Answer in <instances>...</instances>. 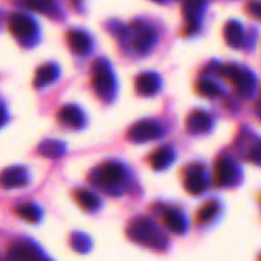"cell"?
<instances>
[{
  "instance_id": "15",
  "label": "cell",
  "mask_w": 261,
  "mask_h": 261,
  "mask_svg": "<svg viewBox=\"0 0 261 261\" xmlns=\"http://www.w3.org/2000/svg\"><path fill=\"white\" fill-rule=\"evenodd\" d=\"M187 125H188V130L193 135H202V133L210 132V128L213 125V119H211V116L206 112L196 110V112H193L188 116Z\"/></svg>"
},
{
  "instance_id": "32",
  "label": "cell",
  "mask_w": 261,
  "mask_h": 261,
  "mask_svg": "<svg viewBox=\"0 0 261 261\" xmlns=\"http://www.w3.org/2000/svg\"><path fill=\"white\" fill-rule=\"evenodd\" d=\"M153 2H159V3H164V2H167V0H153Z\"/></svg>"
},
{
  "instance_id": "21",
  "label": "cell",
  "mask_w": 261,
  "mask_h": 261,
  "mask_svg": "<svg viewBox=\"0 0 261 261\" xmlns=\"http://www.w3.org/2000/svg\"><path fill=\"white\" fill-rule=\"evenodd\" d=\"M164 223L165 226L174 232V234H184L187 231V220L185 217L180 214V213H176V211H170L164 216Z\"/></svg>"
},
{
  "instance_id": "25",
  "label": "cell",
  "mask_w": 261,
  "mask_h": 261,
  "mask_svg": "<svg viewBox=\"0 0 261 261\" xmlns=\"http://www.w3.org/2000/svg\"><path fill=\"white\" fill-rule=\"evenodd\" d=\"M26 5L43 14H54L57 11L55 0H26Z\"/></svg>"
},
{
  "instance_id": "4",
  "label": "cell",
  "mask_w": 261,
  "mask_h": 261,
  "mask_svg": "<svg viewBox=\"0 0 261 261\" xmlns=\"http://www.w3.org/2000/svg\"><path fill=\"white\" fill-rule=\"evenodd\" d=\"M220 73L236 84V89L242 96H251L254 93L257 80L252 72L242 69L237 64H226L220 67Z\"/></svg>"
},
{
  "instance_id": "16",
  "label": "cell",
  "mask_w": 261,
  "mask_h": 261,
  "mask_svg": "<svg viewBox=\"0 0 261 261\" xmlns=\"http://www.w3.org/2000/svg\"><path fill=\"white\" fill-rule=\"evenodd\" d=\"M60 75V67L55 63H47L43 64L35 75V87H46L49 84H52Z\"/></svg>"
},
{
  "instance_id": "22",
  "label": "cell",
  "mask_w": 261,
  "mask_h": 261,
  "mask_svg": "<svg viewBox=\"0 0 261 261\" xmlns=\"http://www.w3.org/2000/svg\"><path fill=\"white\" fill-rule=\"evenodd\" d=\"M78 205L86 211H95L99 206V199L89 190H80L75 194Z\"/></svg>"
},
{
  "instance_id": "31",
  "label": "cell",
  "mask_w": 261,
  "mask_h": 261,
  "mask_svg": "<svg viewBox=\"0 0 261 261\" xmlns=\"http://www.w3.org/2000/svg\"><path fill=\"white\" fill-rule=\"evenodd\" d=\"M257 113H258V115L261 116V101L258 102V104H257Z\"/></svg>"
},
{
  "instance_id": "5",
  "label": "cell",
  "mask_w": 261,
  "mask_h": 261,
  "mask_svg": "<svg viewBox=\"0 0 261 261\" xmlns=\"http://www.w3.org/2000/svg\"><path fill=\"white\" fill-rule=\"evenodd\" d=\"M9 31L21 43H32L37 38V23L35 20L23 12H15L9 17Z\"/></svg>"
},
{
  "instance_id": "19",
  "label": "cell",
  "mask_w": 261,
  "mask_h": 261,
  "mask_svg": "<svg viewBox=\"0 0 261 261\" xmlns=\"http://www.w3.org/2000/svg\"><path fill=\"white\" fill-rule=\"evenodd\" d=\"M173 159H174L173 150L170 147H161L151 156V167L156 171H162V170H165V168L170 167V164L173 162Z\"/></svg>"
},
{
  "instance_id": "7",
  "label": "cell",
  "mask_w": 261,
  "mask_h": 261,
  "mask_svg": "<svg viewBox=\"0 0 261 261\" xmlns=\"http://www.w3.org/2000/svg\"><path fill=\"white\" fill-rule=\"evenodd\" d=\"M8 261H49L46 255L29 240H20L8 251Z\"/></svg>"
},
{
  "instance_id": "12",
  "label": "cell",
  "mask_w": 261,
  "mask_h": 261,
  "mask_svg": "<svg viewBox=\"0 0 261 261\" xmlns=\"http://www.w3.org/2000/svg\"><path fill=\"white\" fill-rule=\"evenodd\" d=\"M159 89H161V78H159V75H156L153 72L141 73L136 78V90H138V93H141L144 96H151V95L158 93Z\"/></svg>"
},
{
  "instance_id": "27",
  "label": "cell",
  "mask_w": 261,
  "mask_h": 261,
  "mask_svg": "<svg viewBox=\"0 0 261 261\" xmlns=\"http://www.w3.org/2000/svg\"><path fill=\"white\" fill-rule=\"evenodd\" d=\"M72 246H73L75 251L84 254V252H87L92 248V242L84 234H75V236H72Z\"/></svg>"
},
{
  "instance_id": "2",
  "label": "cell",
  "mask_w": 261,
  "mask_h": 261,
  "mask_svg": "<svg viewBox=\"0 0 261 261\" xmlns=\"http://www.w3.org/2000/svg\"><path fill=\"white\" fill-rule=\"evenodd\" d=\"M125 179V168L119 162H104L96 167L90 176L92 184L104 190H113Z\"/></svg>"
},
{
  "instance_id": "18",
  "label": "cell",
  "mask_w": 261,
  "mask_h": 261,
  "mask_svg": "<svg viewBox=\"0 0 261 261\" xmlns=\"http://www.w3.org/2000/svg\"><path fill=\"white\" fill-rule=\"evenodd\" d=\"M205 0H185L184 3V15L187 23H199L203 11H205Z\"/></svg>"
},
{
  "instance_id": "1",
  "label": "cell",
  "mask_w": 261,
  "mask_h": 261,
  "mask_svg": "<svg viewBox=\"0 0 261 261\" xmlns=\"http://www.w3.org/2000/svg\"><path fill=\"white\" fill-rule=\"evenodd\" d=\"M128 237L144 246H153V248H162L165 245L164 236L159 232V229L156 228V225L145 217L136 219L128 225L127 229Z\"/></svg>"
},
{
  "instance_id": "24",
  "label": "cell",
  "mask_w": 261,
  "mask_h": 261,
  "mask_svg": "<svg viewBox=\"0 0 261 261\" xmlns=\"http://www.w3.org/2000/svg\"><path fill=\"white\" fill-rule=\"evenodd\" d=\"M197 89H199V92L203 96H208V98H216V96H220L223 93V89L217 83H214L213 80H202V81H199Z\"/></svg>"
},
{
  "instance_id": "26",
  "label": "cell",
  "mask_w": 261,
  "mask_h": 261,
  "mask_svg": "<svg viewBox=\"0 0 261 261\" xmlns=\"http://www.w3.org/2000/svg\"><path fill=\"white\" fill-rule=\"evenodd\" d=\"M219 210H220V206H219L217 202H208L206 205H203V206L200 208V211H199V220H200L202 223L211 222V220L217 216Z\"/></svg>"
},
{
  "instance_id": "33",
  "label": "cell",
  "mask_w": 261,
  "mask_h": 261,
  "mask_svg": "<svg viewBox=\"0 0 261 261\" xmlns=\"http://www.w3.org/2000/svg\"><path fill=\"white\" fill-rule=\"evenodd\" d=\"M260 261H261V257H260Z\"/></svg>"
},
{
  "instance_id": "11",
  "label": "cell",
  "mask_w": 261,
  "mask_h": 261,
  "mask_svg": "<svg viewBox=\"0 0 261 261\" xmlns=\"http://www.w3.org/2000/svg\"><path fill=\"white\" fill-rule=\"evenodd\" d=\"M58 121L67 127H72V128H81L86 122V118H84V113L81 112V109L78 106H64L60 109L58 112Z\"/></svg>"
},
{
  "instance_id": "20",
  "label": "cell",
  "mask_w": 261,
  "mask_h": 261,
  "mask_svg": "<svg viewBox=\"0 0 261 261\" xmlns=\"http://www.w3.org/2000/svg\"><path fill=\"white\" fill-rule=\"evenodd\" d=\"M38 153L49 159H57L64 154V144L55 139H46L38 145Z\"/></svg>"
},
{
  "instance_id": "9",
  "label": "cell",
  "mask_w": 261,
  "mask_h": 261,
  "mask_svg": "<svg viewBox=\"0 0 261 261\" xmlns=\"http://www.w3.org/2000/svg\"><path fill=\"white\" fill-rule=\"evenodd\" d=\"M217 184L223 187H232L239 182V168L231 159H219L216 165Z\"/></svg>"
},
{
  "instance_id": "29",
  "label": "cell",
  "mask_w": 261,
  "mask_h": 261,
  "mask_svg": "<svg viewBox=\"0 0 261 261\" xmlns=\"http://www.w3.org/2000/svg\"><path fill=\"white\" fill-rule=\"evenodd\" d=\"M248 9H249V14H252L257 18H261V0H252L248 5Z\"/></svg>"
},
{
  "instance_id": "3",
  "label": "cell",
  "mask_w": 261,
  "mask_h": 261,
  "mask_svg": "<svg viewBox=\"0 0 261 261\" xmlns=\"http://www.w3.org/2000/svg\"><path fill=\"white\" fill-rule=\"evenodd\" d=\"M92 84L95 92L102 99H112L116 90V80L110 69V64L106 60H98L93 64V76Z\"/></svg>"
},
{
  "instance_id": "28",
  "label": "cell",
  "mask_w": 261,
  "mask_h": 261,
  "mask_svg": "<svg viewBox=\"0 0 261 261\" xmlns=\"http://www.w3.org/2000/svg\"><path fill=\"white\" fill-rule=\"evenodd\" d=\"M249 159H251L252 162L261 165V142L255 144V145L251 148V151H249Z\"/></svg>"
},
{
  "instance_id": "8",
  "label": "cell",
  "mask_w": 261,
  "mask_h": 261,
  "mask_svg": "<svg viewBox=\"0 0 261 261\" xmlns=\"http://www.w3.org/2000/svg\"><path fill=\"white\" fill-rule=\"evenodd\" d=\"M161 135H162V128L154 121H139L128 130V139L138 144L158 139Z\"/></svg>"
},
{
  "instance_id": "13",
  "label": "cell",
  "mask_w": 261,
  "mask_h": 261,
  "mask_svg": "<svg viewBox=\"0 0 261 261\" xmlns=\"http://www.w3.org/2000/svg\"><path fill=\"white\" fill-rule=\"evenodd\" d=\"M0 184L5 188H20L28 184V173L21 167H11L2 173Z\"/></svg>"
},
{
  "instance_id": "10",
  "label": "cell",
  "mask_w": 261,
  "mask_h": 261,
  "mask_svg": "<svg viewBox=\"0 0 261 261\" xmlns=\"http://www.w3.org/2000/svg\"><path fill=\"white\" fill-rule=\"evenodd\" d=\"M67 43H69V47L78 55H87L93 46L92 37L86 31H81V29L69 31L67 32Z\"/></svg>"
},
{
  "instance_id": "6",
  "label": "cell",
  "mask_w": 261,
  "mask_h": 261,
  "mask_svg": "<svg viewBox=\"0 0 261 261\" xmlns=\"http://www.w3.org/2000/svg\"><path fill=\"white\" fill-rule=\"evenodd\" d=\"M128 35H132V43L135 50L141 55L148 54L158 41L156 31L147 23H135Z\"/></svg>"
},
{
  "instance_id": "23",
  "label": "cell",
  "mask_w": 261,
  "mask_h": 261,
  "mask_svg": "<svg viewBox=\"0 0 261 261\" xmlns=\"http://www.w3.org/2000/svg\"><path fill=\"white\" fill-rule=\"evenodd\" d=\"M17 216L21 217L23 220L26 222H31V223H35L40 220V210L38 206H35L34 203H24V205H20L17 210H15Z\"/></svg>"
},
{
  "instance_id": "17",
  "label": "cell",
  "mask_w": 261,
  "mask_h": 261,
  "mask_svg": "<svg viewBox=\"0 0 261 261\" xmlns=\"http://www.w3.org/2000/svg\"><path fill=\"white\" fill-rule=\"evenodd\" d=\"M225 40L231 47H240L243 40H245L243 26L236 20L228 21L226 26H225Z\"/></svg>"
},
{
  "instance_id": "14",
  "label": "cell",
  "mask_w": 261,
  "mask_h": 261,
  "mask_svg": "<svg viewBox=\"0 0 261 261\" xmlns=\"http://www.w3.org/2000/svg\"><path fill=\"white\" fill-rule=\"evenodd\" d=\"M185 188L190 194H202L206 188V179L203 176V168L199 165H194L190 168L188 176L185 179Z\"/></svg>"
},
{
  "instance_id": "30",
  "label": "cell",
  "mask_w": 261,
  "mask_h": 261,
  "mask_svg": "<svg viewBox=\"0 0 261 261\" xmlns=\"http://www.w3.org/2000/svg\"><path fill=\"white\" fill-rule=\"evenodd\" d=\"M6 122V110L3 109V106H0V127Z\"/></svg>"
}]
</instances>
